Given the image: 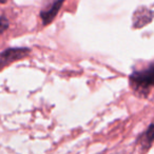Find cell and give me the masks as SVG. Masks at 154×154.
I'll return each mask as SVG.
<instances>
[{
    "label": "cell",
    "mask_w": 154,
    "mask_h": 154,
    "mask_svg": "<svg viewBox=\"0 0 154 154\" xmlns=\"http://www.w3.org/2000/svg\"><path fill=\"white\" fill-rule=\"evenodd\" d=\"M64 0H55L50 7H48L47 9H43L40 12V17L42 20L43 26H48L50 22H52V20L55 18V16L58 14L61 5H63Z\"/></svg>",
    "instance_id": "cell-4"
},
{
    "label": "cell",
    "mask_w": 154,
    "mask_h": 154,
    "mask_svg": "<svg viewBox=\"0 0 154 154\" xmlns=\"http://www.w3.org/2000/svg\"><path fill=\"white\" fill-rule=\"evenodd\" d=\"M9 28V21L5 17L1 16L0 17V34H2L5 30H8Z\"/></svg>",
    "instance_id": "cell-6"
},
{
    "label": "cell",
    "mask_w": 154,
    "mask_h": 154,
    "mask_svg": "<svg viewBox=\"0 0 154 154\" xmlns=\"http://www.w3.org/2000/svg\"><path fill=\"white\" fill-rule=\"evenodd\" d=\"M152 18H153V13L151 10L146 7L138 8L133 14V26L135 29L143 28L152 21Z\"/></svg>",
    "instance_id": "cell-3"
},
{
    "label": "cell",
    "mask_w": 154,
    "mask_h": 154,
    "mask_svg": "<svg viewBox=\"0 0 154 154\" xmlns=\"http://www.w3.org/2000/svg\"><path fill=\"white\" fill-rule=\"evenodd\" d=\"M29 53H30V50L26 49V48H21V49L16 48V49L5 50V52L0 53V69L16 61V60L26 57Z\"/></svg>",
    "instance_id": "cell-2"
},
{
    "label": "cell",
    "mask_w": 154,
    "mask_h": 154,
    "mask_svg": "<svg viewBox=\"0 0 154 154\" xmlns=\"http://www.w3.org/2000/svg\"><path fill=\"white\" fill-rule=\"evenodd\" d=\"M7 2V0H0V3H5Z\"/></svg>",
    "instance_id": "cell-7"
},
{
    "label": "cell",
    "mask_w": 154,
    "mask_h": 154,
    "mask_svg": "<svg viewBox=\"0 0 154 154\" xmlns=\"http://www.w3.org/2000/svg\"><path fill=\"white\" fill-rule=\"evenodd\" d=\"M154 84V66L150 64L147 69L136 71L130 76V85L134 92L140 97H147Z\"/></svg>",
    "instance_id": "cell-1"
},
{
    "label": "cell",
    "mask_w": 154,
    "mask_h": 154,
    "mask_svg": "<svg viewBox=\"0 0 154 154\" xmlns=\"http://www.w3.org/2000/svg\"><path fill=\"white\" fill-rule=\"evenodd\" d=\"M152 143H153V125L150 124L146 132H143V135L139 137V143L143 149H149L152 146Z\"/></svg>",
    "instance_id": "cell-5"
}]
</instances>
